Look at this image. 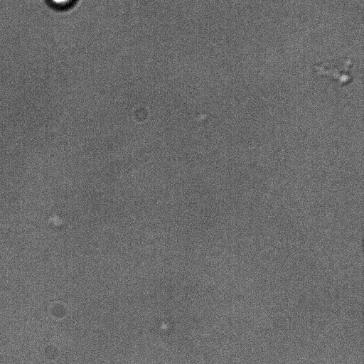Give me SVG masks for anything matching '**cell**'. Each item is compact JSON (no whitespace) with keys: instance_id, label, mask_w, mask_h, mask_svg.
<instances>
[{"instance_id":"obj_2","label":"cell","mask_w":364,"mask_h":364,"mask_svg":"<svg viewBox=\"0 0 364 364\" xmlns=\"http://www.w3.org/2000/svg\"><path fill=\"white\" fill-rule=\"evenodd\" d=\"M51 5L57 8H67L70 6L75 0H48Z\"/></svg>"},{"instance_id":"obj_1","label":"cell","mask_w":364,"mask_h":364,"mask_svg":"<svg viewBox=\"0 0 364 364\" xmlns=\"http://www.w3.org/2000/svg\"><path fill=\"white\" fill-rule=\"evenodd\" d=\"M352 66V61L350 58H346L336 63H326L315 65V70L318 74L326 76H331L336 79L339 78L342 81L343 77L346 80L350 78L348 71Z\"/></svg>"}]
</instances>
